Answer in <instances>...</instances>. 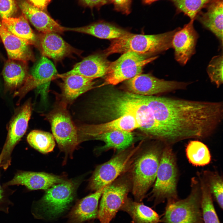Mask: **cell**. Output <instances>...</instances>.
Listing matches in <instances>:
<instances>
[{"mask_svg": "<svg viewBox=\"0 0 223 223\" xmlns=\"http://www.w3.org/2000/svg\"><path fill=\"white\" fill-rule=\"evenodd\" d=\"M98 114L115 119L127 115L133 117L140 126L139 129L154 139L159 136L160 128L148 106L133 94L111 91L100 101Z\"/></svg>", "mask_w": 223, "mask_h": 223, "instance_id": "obj_1", "label": "cell"}, {"mask_svg": "<svg viewBox=\"0 0 223 223\" xmlns=\"http://www.w3.org/2000/svg\"><path fill=\"white\" fill-rule=\"evenodd\" d=\"M164 146L155 144L138 154L130 168L131 191L135 201L141 202L155 182Z\"/></svg>", "mask_w": 223, "mask_h": 223, "instance_id": "obj_2", "label": "cell"}, {"mask_svg": "<svg viewBox=\"0 0 223 223\" xmlns=\"http://www.w3.org/2000/svg\"><path fill=\"white\" fill-rule=\"evenodd\" d=\"M178 28L158 34L143 35L130 33L112 40L103 54L107 57L115 53L122 54L131 51L149 56L164 52L172 47L173 37Z\"/></svg>", "mask_w": 223, "mask_h": 223, "instance_id": "obj_3", "label": "cell"}, {"mask_svg": "<svg viewBox=\"0 0 223 223\" xmlns=\"http://www.w3.org/2000/svg\"><path fill=\"white\" fill-rule=\"evenodd\" d=\"M178 170L175 155L170 145H165L162 153L156 179L150 199L155 205L178 200Z\"/></svg>", "mask_w": 223, "mask_h": 223, "instance_id": "obj_4", "label": "cell"}, {"mask_svg": "<svg viewBox=\"0 0 223 223\" xmlns=\"http://www.w3.org/2000/svg\"><path fill=\"white\" fill-rule=\"evenodd\" d=\"M75 191L74 184L71 181H64L53 185L33 207L32 214L40 219L57 217L68 208L74 200Z\"/></svg>", "mask_w": 223, "mask_h": 223, "instance_id": "obj_5", "label": "cell"}, {"mask_svg": "<svg viewBox=\"0 0 223 223\" xmlns=\"http://www.w3.org/2000/svg\"><path fill=\"white\" fill-rule=\"evenodd\" d=\"M67 104L62 99L58 100L46 117L60 149L71 156L80 142L77 128L67 110Z\"/></svg>", "mask_w": 223, "mask_h": 223, "instance_id": "obj_6", "label": "cell"}, {"mask_svg": "<svg viewBox=\"0 0 223 223\" xmlns=\"http://www.w3.org/2000/svg\"><path fill=\"white\" fill-rule=\"evenodd\" d=\"M186 198L168 202L162 221L165 223H202L199 181L193 178Z\"/></svg>", "mask_w": 223, "mask_h": 223, "instance_id": "obj_7", "label": "cell"}, {"mask_svg": "<svg viewBox=\"0 0 223 223\" xmlns=\"http://www.w3.org/2000/svg\"><path fill=\"white\" fill-rule=\"evenodd\" d=\"M140 145L120 151L108 161L97 166L89 182L92 190L97 191L111 183L130 168L140 151Z\"/></svg>", "mask_w": 223, "mask_h": 223, "instance_id": "obj_8", "label": "cell"}, {"mask_svg": "<svg viewBox=\"0 0 223 223\" xmlns=\"http://www.w3.org/2000/svg\"><path fill=\"white\" fill-rule=\"evenodd\" d=\"M127 171L106 186L98 210L97 218L100 223H110L128 198L132 182Z\"/></svg>", "mask_w": 223, "mask_h": 223, "instance_id": "obj_9", "label": "cell"}, {"mask_svg": "<svg viewBox=\"0 0 223 223\" xmlns=\"http://www.w3.org/2000/svg\"><path fill=\"white\" fill-rule=\"evenodd\" d=\"M149 56L131 51L122 54L118 59L111 62L104 82L100 86L116 85L141 74L145 65L158 58Z\"/></svg>", "mask_w": 223, "mask_h": 223, "instance_id": "obj_10", "label": "cell"}, {"mask_svg": "<svg viewBox=\"0 0 223 223\" xmlns=\"http://www.w3.org/2000/svg\"><path fill=\"white\" fill-rule=\"evenodd\" d=\"M190 82L168 81L151 74H140L125 83L127 92L135 94L150 96L186 89Z\"/></svg>", "mask_w": 223, "mask_h": 223, "instance_id": "obj_11", "label": "cell"}, {"mask_svg": "<svg viewBox=\"0 0 223 223\" xmlns=\"http://www.w3.org/2000/svg\"><path fill=\"white\" fill-rule=\"evenodd\" d=\"M32 110V104L28 101L18 110L11 121L7 138L0 155V167L4 170L10 165L13 149L26 131Z\"/></svg>", "mask_w": 223, "mask_h": 223, "instance_id": "obj_12", "label": "cell"}, {"mask_svg": "<svg viewBox=\"0 0 223 223\" xmlns=\"http://www.w3.org/2000/svg\"><path fill=\"white\" fill-rule=\"evenodd\" d=\"M57 74L53 63L47 57L42 55L14 95L21 99L29 91L37 88L42 99L45 101L50 81L57 78Z\"/></svg>", "mask_w": 223, "mask_h": 223, "instance_id": "obj_13", "label": "cell"}, {"mask_svg": "<svg viewBox=\"0 0 223 223\" xmlns=\"http://www.w3.org/2000/svg\"><path fill=\"white\" fill-rule=\"evenodd\" d=\"M194 20H190L182 28H179L172 41L176 60L181 65H185L195 53L199 35L194 26Z\"/></svg>", "mask_w": 223, "mask_h": 223, "instance_id": "obj_14", "label": "cell"}, {"mask_svg": "<svg viewBox=\"0 0 223 223\" xmlns=\"http://www.w3.org/2000/svg\"><path fill=\"white\" fill-rule=\"evenodd\" d=\"M79 142L91 139L103 133L115 130L131 132L140 128V126L132 116L125 115L112 120L96 125H85L77 127Z\"/></svg>", "mask_w": 223, "mask_h": 223, "instance_id": "obj_15", "label": "cell"}, {"mask_svg": "<svg viewBox=\"0 0 223 223\" xmlns=\"http://www.w3.org/2000/svg\"><path fill=\"white\" fill-rule=\"evenodd\" d=\"M111 62L104 54L90 55L76 64L70 71L63 74H58L57 78H61L74 75L94 79L104 77Z\"/></svg>", "mask_w": 223, "mask_h": 223, "instance_id": "obj_16", "label": "cell"}, {"mask_svg": "<svg viewBox=\"0 0 223 223\" xmlns=\"http://www.w3.org/2000/svg\"><path fill=\"white\" fill-rule=\"evenodd\" d=\"M23 14L33 26L42 33H61L65 28L53 19L45 11L33 6L26 0H18Z\"/></svg>", "mask_w": 223, "mask_h": 223, "instance_id": "obj_17", "label": "cell"}, {"mask_svg": "<svg viewBox=\"0 0 223 223\" xmlns=\"http://www.w3.org/2000/svg\"><path fill=\"white\" fill-rule=\"evenodd\" d=\"M63 181L59 176L45 173L20 171L4 186L21 185L30 190H46L53 185Z\"/></svg>", "mask_w": 223, "mask_h": 223, "instance_id": "obj_18", "label": "cell"}, {"mask_svg": "<svg viewBox=\"0 0 223 223\" xmlns=\"http://www.w3.org/2000/svg\"><path fill=\"white\" fill-rule=\"evenodd\" d=\"M40 43L42 55L58 61L81 52L72 47L55 33H42Z\"/></svg>", "mask_w": 223, "mask_h": 223, "instance_id": "obj_19", "label": "cell"}, {"mask_svg": "<svg viewBox=\"0 0 223 223\" xmlns=\"http://www.w3.org/2000/svg\"><path fill=\"white\" fill-rule=\"evenodd\" d=\"M105 187L78 201L69 212L67 223H82L97 218L99 200Z\"/></svg>", "mask_w": 223, "mask_h": 223, "instance_id": "obj_20", "label": "cell"}, {"mask_svg": "<svg viewBox=\"0 0 223 223\" xmlns=\"http://www.w3.org/2000/svg\"><path fill=\"white\" fill-rule=\"evenodd\" d=\"M202 11L195 19L210 30L223 44V0H212Z\"/></svg>", "mask_w": 223, "mask_h": 223, "instance_id": "obj_21", "label": "cell"}, {"mask_svg": "<svg viewBox=\"0 0 223 223\" xmlns=\"http://www.w3.org/2000/svg\"><path fill=\"white\" fill-rule=\"evenodd\" d=\"M0 37L9 59L24 62L33 59V55L29 45L9 32L0 21Z\"/></svg>", "mask_w": 223, "mask_h": 223, "instance_id": "obj_22", "label": "cell"}, {"mask_svg": "<svg viewBox=\"0 0 223 223\" xmlns=\"http://www.w3.org/2000/svg\"><path fill=\"white\" fill-rule=\"evenodd\" d=\"M61 78L62 99L67 104L94 87V79L81 76L71 75Z\"/></svg>", "mask_w": 223, "mask_h": 223, "instance_id": "obj_23", "label": "cell"}, {"mask_svg": "<svg viewBox=\"0 0 223 223\" xmlns=\"http://www.w3.org/2000/svg\"><path fill=\"white\" fill-rule=\"evenodd\" d=\"M65 31L85 33L97 37L113 40L127 35L130 33L109 23L99 21L79 27L65 28Z\"/></svg>", "mask_w": 223, "mask_h": 223, "instance_id": "obj_24", "label": "cell"}, {"mask_svg": "<svg viewBox=\"0 0 223 223\" xmlns=\"http://www.w3.org/2000/svg\"><path fill=\"white\" fill-rule=\"evenodd\" d=\"M120 210L129 215L133 223H159L160 221L158 214L151 208L128 197Z\"/></svg>", "mask_w": 223, "mask_h": 223, "instance_id": "obj_25", "label": "cell"}, {"mask_svg": "<svg viewBox=\"0 0 223 223\" xmlns=\"http://www.w3.org/2000/svg\"><path fill=\"white\" fill-rule=\"evenodd\" d=\"M1 22L9 32L27 45H33L36 43L35 35L24 15L17 18H2Z\"/></svg>", "mask_w": 223, "mask_h": 223, "instance_id": "obj_26", "label": "cell"}, {"mask_svg": "<svg viewBox=\"0 0 223 223\" xmlns=\"http://www.w3.org/2000/svg\"><path fill=\"white\" fill-rule=\"evenodd\" d=\"M91 139L104 142L105 145L100 149L101 150L114 149L121 151L129 147L134 138L131 132L115 130L97 135Z\"/></svg>", "mask_w": 223, "mask_h": 223, "instance_id": "obj_27", "label": "cell"}, {"mask_svg": "<svg viewBox=\"0 0 223 223\" xmlns=\"http://www.w3.org/2000/svg\"><path fill=\"white\" fill-rule=\"evenodd\" d=\"M201 191V207L204 223H220L209 190L203 175L198 174Z\"/></svg>", "mask_w": 223, "mask_h": 223, "instance_id": "obj_28", "label": "cell"}, {"mask_svg": "<svg viewBox=\"0 0 223 223\" xmlns=\"http://www.w3.org/2000/svg\"><path fill=\"white\" fill-rule=\"evenodd\" d=\"M16 60L10 59L5 63L2 75L6 87L14 89L21 85L26 77L24 68Z\"/></svg>", "mask_w": 223, "mask_h": 223, "instance_id": "obj_29", "label": "cell"}, {"mask_svg": "<svg viewBox=\"0 0 223 223\" xmlns=\"http://www.w3.org/2000/svg\"><path fill=\"white\" fill-rule=\"evenodd\" d=\"M186 151L189 162L194 166H203L209 164L211 161L208 148L198 140L190 141L186 146Z\"/></svg>", "mask_w": 223, "mask_h": 223, "instance_id": "obj_30", "label": "cell"}, {"mask_svg": "<svg viewBox=\"0 0 223 223\" xmlns=\"http://www.w3.org/2000/svg\"><path fill=\"white\" fill-rule=\"evenodd\" d=\"M27 139L31 146L44 154L52 151L55 145L52 134L40 130H32L28 135Z\"/></svg>", "mask_w": 223, "mask_h": 223, "instance_id": "obj_31", "label": "cell"}, {"mask_svg": "<svg viewBox=\"0 0 223 223\" xmlns=\"http://www.w3.org/2000/svg\"><path fill=\"white\" fill-rule=\"evenodd\" d=\"M177 13H182L194 20L198 14L212 0H170Z\"/></svg>", "mask_w": 223, "mask_h": 223, "instance_id": "obj_32", "label": "cell"}, {"mask_svg": "<svg viewBox=\"0 0 223 223\" xmlns=\"http://www.w3.org/2000/svg\"><path fill=\"white\" fill-rule=\"evenodd\" d=\"M209 190L220 208L223 209V180L217 173L205 171L203 174Z\"/></svg>", "mask_w": 223, "mask_h": 223, "instance_id": "obj_33", "label": "cell"}, {"mask_svg": "<svg viewBox=\"0 0 223 223\" xmlns=\"http://www.w3.org/2000/svg\"><path fill=\"white\" fill-rule=\"evenodd\" d=\"M207 71L211 81L217 88L223 83L222 54L213 57L207 68Z\"/></svg>", "mask_w": 223, "mask_h": 223, "instance_id": "obj_34", "label": "cell"}, {"mask_svg": "<svg viewBox=\"0 0 223 223\" xmlns=\"http://www.w3.org/2000/svg\"><path fill=\"white\" fill-rule=\"evenodd\" d=\"M17 9L15 0H0V17L2 19L11 17Z\"/></svg>", "mask_w": 223, "mask_h": 223, "instance_id": "obj_35", "label": "cell"}, {"mask_svg": "<svg viewBox=\"0 0 223 223\" xmlns=\"http://www.w3.org/2000/svg\"><path fill=\"white\" fill-rule=\"evenodd\" d=\"M132 0H111L114 5V10L126 15L131 11Z\"/></svg>", "mask_w": 223, "mask_h": 223, "instance_id": "obj_36", "label": "cell"}, {"mask_svg": "<svg viewBox=\"0 0 223 223\" xmlns=\"http://www.w3.org/2000/svg\"><path fill=\"white\" fill-rule=\"evenodd\" d=\"M84 6L91 8L95 7L99 9L102 6L111 2V0H79Z\"/></svg>", "mask_w": 223, "mask_h": 223, "instance_id": "obj_37", "label": "cell"}, {"mask_svg": "<svg viewBox=\"0 0 223 223\" xmlns=\"http://www.w3.org/2000/svg\"><path fill=\"white\" fill-rule=\"evenodd\" d=\"M11 204L10 202L4 195L0 184V211L8 213Z\"/></svg>", "mask_w": 223, "mask_h": 223, "instance_id": "obj_38", "label": "cell"}, {"mask_svg": "<svg viewBox=\"0 0 223 223\" xmlns=\"http://www.w3.org/2000/svg\"><path fill=\"white\" fill-rule=\"evenodd\" d=\"M51 0H28L32 5L44 11L47 10L48 6Z\"/></svg>", "mask_w": 223, "mask_h": 223, "instance_id": "obj_39", "label": "cell"}, {"mask_svg": "<svg viewBox=\"0 0 223 223\" xmlns=\"http://www.w3.org/2000/svg\"><path fill=\"white\" fill-rule=\"evenodd\" d=\"M160 0H141L142 3L145 5H150L152 3Z\"/></svg>", "mask_w": 223, "mask_h": 223, "instance_id": "obj_40", "label": "cell"}]
</instances>
